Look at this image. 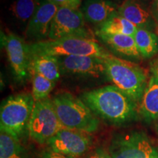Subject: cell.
<instances>
[{
	"label": "cell",
	"mask_w": 158,
	"mask_h": 158,
	"mask_svg": "<svg viewBox=\"0 0 158 158\" xmlns=\"http://www.w3.org/2000/svg\"><path fill=\"white\" fill-rule=\"evenodd\" d=\"M35 100L31 94L21 93L9 96L2 101L0 108L1 131L21 141L28 133V126Z\"/></svg>",
	"instance_id": "5b68a950"
},
{
	"label": "cell",
	"mask_w": 158,
	"mask_h": 158,
	"mask_svg": "<svg viewBox=\"0 0 158 158\" xmlns=\"http://www.w3.org/2000/svg\"><path fill=\"white\" fill-rule=\"evenodd\" d=\"M31 56L46 55L53 56H91L108 59L113 56L103 45L94 40L79 37H64L29 43Z\"/></svg>",
	"instance_id": "277c9868"
},
{
	"label": "cell",
	"mask_w": 158,
	"mask_h": 158,
	"mask_svg": "<svg viewBox=\"0 0 158 158\" xmlns=\"http://www.w3.org/2000/svg\"><path fill=\"white\" fill-rule=\"evenodd\" d=\"M31 73L40 74L56 83L61 76L57 57L46 55L31 56Z\"/></svg>",
	"instance_id": "ac0fdd59"
},
{
	"label": "cell",
	"mask_w": 158,
	"mask_h": 158,
	"mask_svg": "<svg viewBox=\"0 0 158 158\" xmlns=\"http://www.w3.org/2000/svg\"><path fill=\"white\" fill-rule=\"evenodd\" d=\"M56 57L62 76L79 78H106V59L91 56Z\"/></svg>",
	"instance_id": "30bf717a"
},
{
	"label": "cell",
	"mask_w": 158,
	"mask_h": 158,
	"mask_svg": "<svg viewBox=\"0 0 158 158\" xmlns=\"http://www.w3.org/2000/svg\"><path fill=\"white\" fill-rule=\"evenodd\" d=\"M80 98L99 119L111 125H126L139 116L137 102L114 85L84 92Z\"/></svg>",
	"instance_id": "6da1fadb"
},
{
	"label": "cell",
	"mask_w": 158,
	"mask_h": 158,
	"mask_svg": "<svg viewBox=\"0 0 158 158\" xmlns=\"http://www.w3.org/2000/svg\"><path fill=\"white\" fill-rule=\"evenodd\" d=\"M137 27L122 17L118 11L114 13L106 22L94 29L95 33L109 35H124L134 36Z\"/></svg>",
	"instance_id": "d6986e66"
},
{
	"label": "cell",
	"mask_w": 158,
	"mask_h": 158,
	"mask_svg": "<svg viewBox=\"0 0 158 158\" xmlns=\"http://www.w3.org/2000/svg\"><path fill=\"white\" fill-rule=\"evenodd\" d=\"M138 115L147 123L158 119V78L155 76H152L147 83L138 104Z\"/></svg>",
	"instance_id": "e0dca14e"
},
{
	"label": "cell",
	"mask_w": 158,
	"mask_h": 158,
	"mask_svg": "<svg viewBox=\"0 0 158 158\" xmlns=\"http://www.w3.org/2000/svg\"><path fill=\"white\" fill-rule=\"evenodd\" d=\"M118 7L111 0H84L79 10L85 22L94 26L95 29L116 13Z\"/></svg>",
	"instance_id": "5bb4252c"
},
{
	"label": "cell",
	"mask_w": 158,
	"mask_h": 158,
	"mask_svg": "<svg viewBox=\"0 0 158 158\" xmlns=\"http://www.w3.org/2000/svg\"><path fill=\"white\" fill-rule=\"evenodd\" d=\"M111 1L114 2L115 3L116 5H117L118 6H119L122 2H123L124 0H111Z\"/></svg>",
	"instance_id": "f1b7e54d"
},
{
	"label": "cell",
	"mask_w": 158,
	"mask_h": 158,
	"mask_svg": "<svg viewBox=\"0 0 158 158\" xmlns=\"http://www.w3.org/2000/svg\"><path fill=\"white\" fill-rule=\"evenodd\" d=\"M51 98L35 102L28 126V134L37 143H47L63 129Z\"/></svg>",
	"instance_id": "52a82bcc"
},
{
	"label": "cell",
	"mask_w": 158,
	"mask_h": 158,
	"mask_svg": "<svg viewBox=\"0 0 158 158\" xmlns=\"http://www.w3.org/2000/svg\"><path fill=\"white\" fill-rule=\"evenodd\" d=\"M149 7L154 19L158 23V0H152Z\"/></svg>",
	"instance_id": "484cf974"
},
{
	"label": "cell",
	"mask_w": 158,
	"mask_h": 158,
	"mask_svg": "<svg viewBox=\"0 0 158 158\" xmlns=\"http://www.w3.org/2000/svg\"><path fill=\"white\" fill-rule=\"evenodd\" d=\"M117 11L137 28L152 31L156 27V21L151 10L136 0H124L118 7Z\"/></svg>",
	"instance_id": "9a60e30c"
},
{
	"label": "cell",
	"mask_w": 158,
	"mask_h": 158,
	"mask_svg": "<svg viewBox=\"0 0 158 158\" xmlns=\"http://www.w3.org/2000/svg\"><path fill=\"white\" fill-rule=\"evenodd\" d=\"M106 78L138 104L147 87V73L131 61L111 56L105 59Z\"/></svg>",
	"instance_id": "7a4b0ae2"
},
{
	"label": "cell",
	"mask_w": 158,
	"mask_h": 158,
	"mask_svg": "<svg viewBox=\"0 0 158 158\" xmlns=\"http://www.w3.org/2000/svg\"><path fill=\"white\" fill-rule=\"evenodd\" d=\"M157 32H158V29H157Z\"/></svg>",
	"instance_id": "4dcf8cb0"
},
{
	"label": "cell",
	"mask_w": 158,
	"mask_h": 158,
	"mask_svg": "<svg viewBox=\"0 0 158 158\" xmlns=\"http://www.w3.org/2000/svg\"><path fill=\"white\" fill-rule=\"evenodd\" d=\"M1 41L6 50L14 79L19 84L26 82L31 76L29 43L13 32L2 33Z\"/></svg>",
	"instance_id": "9c48e42d"
},
{
	"label": "cell",
	"mask_w": 158,
	"mask_h": 158,
	"mask_svg": "<svg viewBox=\"0 0 158 158\" xmlns=\"http://www.w3.org/2000/svg\"><path fill=\"white\" fill-rule=\"evenodd\" d=\"M0 158H28L21 141L5 132L0 133Z\"/></svg>",
	"instance_id": "44dd1931"
},
{
	"label": "cell",
	"mask_w": 158,
	"mask_h": 158,
	"mask_svg": "<svg viewBox=\"0 0 158 158\" xmlns=\"http://www.w3.org/2000/svg\"><path fill=\"white\" fill-rule=\"evenodd\" d=\"M38 158H73L70 156L63 155L57 152L54 151L53 149L48 147L46 149H43L41 152L40 153Z\"/></svg>",
	"instance_id": "cb8c5ba5"
},
{
	"label": "cell",
	"mask_w": 158,
	"mask_h": 158,
	"mask_svg": "<svg viewBox=\"0 0 158 158\" xmlns=\"http://www.w3.org/2000/svg\"><path fill=\"white\" fill-rule=\"evenodd\" d=\"M108 152L111 158H158V146L143 131L114 135Z\"/></svg>",
	"instance_id": "8992f818"
},
{
	"label": "cell",
	"mask_w": 158,
	"mask_h": 158,
	"mask_svg": "<svg viewBox=\"0 0 158 158\" xmlns=\"http://www.w3.org/2000/svg\"><path fill=\"white\" fill-rule=\"evenodd\" d=\"M139 3L142 4V5L146 6V7H150V4H151L152 0H136Z\"/></svg>",
	"instance_id": "83f0119b"
},
{
	"label": "cell",
	"mask_w": 158,
	"mask_h": 158,
	"mask_svg": "<svg viewBox=\"0 0 158 158\" xmlns=\"http://www.w3.org/2000/svg\"><path fill=\"white\" fill-rule=\"evenodd\" d=\"M100 42L112 55L126 60H139L141 58L133 36L95 33Z\"/></svg>",
	"instance_id": "4fadbf2b"
},
{
	"label": "cell",
	"mask_w": 158,
	"mask_h": 158,
	"mask_svg": "<svg viewBox=\"0 0 158 158\" xmlns=\"http://www.w3.org/2000/svg\"><path fill=\"white\" fill-rule=\"evenodd\" d=\"M64 37L95 40V34L87 27L79 9L59 7L51 23L48 40H54Z\"/></svg>",
	"instance_id": "ba28073f"
},
{
	"label": "cell",
	"mask_w": 158,
	"mask_h": 158,
	"mask_svg": "<svg viewBox=\"0 0 158 158\" xmlns=\"http://www.w3.org/2000/svg\"><path fill=\"white\" fill-rule=\"evenodd\" d=\"M64 128L92 133L98 130L100 119L80 98L70 92H60L51 98Z\"/></svg>",
	"instance_id": "3957f363"
},
{
	"label": "cell",
	"mask_w": 158,
	"mask_h": 158,
	"mask_svg": "<svg viewBox=\"0 0 158 158\" xmlns=\"http://www.w3.org/2000/svg\"><path fill=\"white\" fill-rule=\"evenodd\" d=\"M43 0H14L7 9L8 22L19 30L24 31Z\"/></svg>",
	"instance_id": "2e32d148"
},
{
	"label": "cell",
	"mask_w": 158,
	"mask_h": 158,
	"mask_svg": "<svg viewBox=\"0 0 158 158\" xmlns=\"http://www.w3.org/2000/svg\"><path fill=\"white\" fill-rule=\"evenodd\" d=\"M86 158H111L108 151H106L102 148H97L89 154Z\"/></svg>",
	"instance_id": "d4e9b609"
},
{
	"label": "cell",
	"mask_w": 158,
	"mask_h": 158,
	"mask_svg": "<svg viewBox=\"0 0 158 158\" xmlns=\"http://www.w3.org/2000/svg\"><path fill=\"white\" fill-rule=\"evenodd\" d=\"M32 94L35 101H39L48 98L49 94L52 92L56 82L51 81L45 77L37 73H32Z\"/></svg>",
	"instance_id": "7402d4cb"
},
{
	"label": "cell",
	"mask_w": 158,
	"mask_h": 158,
	"mask_svg": "<svg viewBox=\"0 0 158 158\" xmlns=\"http://www.w3.org/2000/svg\"><path fill=\"white\" fill-rule=\"evenodd\" d=\"M58 7H68L79 9L82 4V0H47Z\"/></svg>",
	"instance_id": "603a6c76"
},
{
	"label": "cell",
	"mask_w": 158,
	"mask_h": 158,
	"mask_svg": "<svg viewBox=\"0 0 158 158\" xmlns=\"http://www.w3.org/2000/svg\"><path fill=\"white\" fill-rule=\"evenodd\" d=\"M47 144L55 152L78 158L89 151L92 139L89 133L63 128L53 136Z\"/></svg>",
	"instance_id": "8fae6325"
},
{
	"label": "cell",
	"mask_w": 158,
	"mask_h": 158,
	"mask_svg": "<svg viewBox=\"0 0 158 158\" xmlns=\"http://www.w3.org/2000/svg\"><path fill=\"white\" fill-rule=\"evenodd\" d=\"M58 9L57 5L47 0H43L24 31L27 40L32 43L48 39L51 23Z\"/></svg>",
	"instance_id": "7c38bea8"
},
{
	"label": "cell",
	"mask_w": 158,
	"mask_h": 158,
	"mask_svg": "<svg viewBox=\"0 0 158 158\" xmlns=\"http://www.w3.org/2000/svg\"><path fill=\"white\" fill-rule=\"evenodd\" d=\"M133 37L142 58L149 59L157 54L158 36L152 31L137 28Z\"/></svg>",
	"instance_id": "ffe728a7"
},
{
	"label": "cell",
	"mask_w": 158,
	"mask_h": 158,
	"mask_svg": "<svg viewBox=\"0 0 158 158\" xmlns=\"http://www.w3.org/2000/svg\"><path fill=\"white\" fill-rule=\"evenodd\" d=\"M155 128H156V132H157V135H158V119L157 120V123H156Z\"/></svg>",
	"instance_id": "f546056e"
},
{
	"label": "cell",
	"mask_w": 158,
	"mask_h": 158,
	"mask_svg": "<svg viewBox=\"0 0 158 158\" xmlns=\"http://www.w3.org/2000/svg\"><path fill=\"white\" fill-rule=\"evenodd\" d=\"M151 70L153 73V76H155L156 78H158V59L154 62Z\"/></svg>",
	"instance_id": "4316f807"
}]
</instances>
